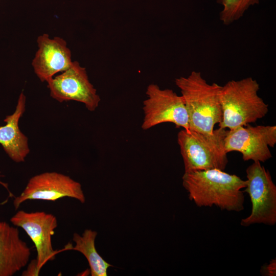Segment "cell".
Segmentation results:
<instances>
[{
    "instance_id": "1",
    "label": "cell",
    "mask_w": 276,
    "mask_h": 276,
    "mask_svg": "<svg viewBox=\"0 0 276 276\" xmlns=\"http://www.w3.org/2000/svg\"><path fill=\"white\" fill-rule=\"evenodd\" d=\"M182 185L189 198L199 207L215 205L222 210L240 212L244 209L246 180L218 169L185 172Z\"/></svg>"
},
{
    "instance_id": "2",
    "label": "cell",
    "mask_w": 276,
    "mask_h": 276,
    "mask_svg": "<svg viewBox=\"0 0 276 276\" xmlns=\"http://www.w3.org/2000/svg\"><path fill=\"white\" fill-rule=\"evenodd\" d=\"M188 113L189 129L212 134L216 124L222 120L220 99L221 86L208 83L201 72L192 71L187 77L175 79Z\"/></svg>"
},
{
    "instance_id": "3",
    "label": "cell",
    "mask_w": 276,
    "mask_h": 276,
    "mask_svg": "<svg viewBox=\"0 0 276 276\" xmlns=\"http://www.w3.org/2000/svg\"><path fill=\"white\" fill-rule=\"evenodd\" d=\"M260 86L252 77L231 80L221 86L222 117L219 127L233 130L264 117L268 105L258 95Z\"/></svg>"
},
{
    "instance_id": "4",
    "label": "cell",
    "mask_w": 276,
    "mask_h": 276,
    "mask_svg": "<svg viewBox=\"0 0 276 276\" xmlns=\"http://www.w3.org/2000/svg\"><path fill=\"white\" fill-rule=\"evenodd\" d=\"M227 130L219 127L212 134L185 129L179 131L177 142L185 172L212 169L224 170L228 163L224 147Z\"/></svg>"
},
{
    "instance_id": "5",
    "label": "cell",
    "mask_w": 276,
    "mask_h": 276,
    "mask_svg": "<svg viewBox=\"0 0 276 276\" xmlns=\"http://www.w3.org/2000/svg\"><path fill=\"white\" fill-rule=\"evenodd\" d=\"M246 186L244 189L251 202V211L241 220L243 226L263 223L274 225L276 223V186L270 172L260 162H254L246 170Z\"/></svg>"
},
{
    "instance_id": "6",
    "label": "cell",
    "mask_w": 276,
    "mask_h": 276,
    "mask_svg": "<svg viewBox=\"0 0 276 276\" xmlns=\"http://www.w3.org/2000/svg\"><path fill=\"white\" fill-rule=\"evenodd\" d=\"M146 99L143 101V130L158 124L171 123L177 127L189 129V119L181 96L172 89H161L155 84H149L146 89Z\"/></svg>"
},
{
    "instance_id": "7",
    "label": "cell",
    "mask_w": 276,
    "mask_h": 276,
    "mask_svg": "<svg viewBox=\"0 0 276 276\" xmlns=\"http://www.w3.org/2000/svg\"><path fill=\"white\" fill-rule=\"evenodd\" d=\"M276 144V126L248 124L233 130H227L224 147L227 153H241L244 161L265 162L272 157L269 147Z\"/></svg>"
},
{
    "instance_id": "8",
    "label": "cell",
    "mask_w": 276,
    "mask_h": 276,
    "mask_svg": "<svg viewBox=\"0 0 276 276\" xmlns=\"http://www.w3.org/2000/svg\"><path fill=\"white\" fill-rule=\"evenodd\" d=\"M76 199L84 203L85 197L81 184L70 176L56 172H47L35 175L29 180L22 193L13 200L17 210L27 200L55 201L63 197Z\"/></svg>"
},
{
    "instance_id": "9",
    "label": "cell",
    "mask_w": 276,
    "mask_h": 276,
    "mask_svg": "<svg viewBox=\"0 0 276 276\" xmlns=\"http://www.w3.org/2000/svg\"><path fill=\"white\" fill-rule=\"evenodd\" d=\"M51 96L60 102L73 100L84 104L86 108L94 111L100 98L89 82L86 70L77 61L61 74L48 82Z\"/></svg>"
},
{
    "instance_id": "10",
    "label": "cell",
    "mask_w": 276,
    "mask_h": 276,
    "mask_svg": "<svg viewBox=\"0 0 276 276\" xmlns=\"http://www.w3.org/2000/svg\"><path fill=\"white\" fill-rule=\"evenodd\" d=\"M15 226L22 228L33 242L36 251L35 259L38 272L49 261L55 258L52 237L57 226V220L53 214L44 212H27L18 211L10 219Z\"/></svg>"
},
{
    "instance_id": "11",
    "label": "cell",
    "mask_w": 276,
    "mask_h": 276,
    "mask_svg": "<svg viewBox=\"0 0 276 276\" xmlns=\"http://www.w3.org/2000/svg\"><path fill=\"white\" fill-rule=\"evenodd\" d=\"M38 50L32 64L37 77L48 82L59 72H64L72 64L71 52L62 38H49L43 34L38 37Z\"/></svg>"
},
{
    "instance_id": "12",
    "label": "cell",
    "mask_w": 276,
    "mask_h": 276,
    "mask_svg": "<svg viewBox=\"0 0 276 276\" xmlns=\"http://www.w3.org/2000/svg\"><path fill=\"white\" fill-rule=\"evenodd\" d=\"M31 249L17 228L0 221V276H12L28 264Z\"/></svg>"
},
{
    "instance_id": "13",
    "label": "cell",
    "mask_w": 276,
    "mask_h": 276,
    "mask_svg": "<svg viewBox=\"0 0 276 276\" xmlns=\"http://www.w3.org/2000/svg\"><path fill=\"white\" fill-rule=\"evenodd\" d=\"M26 97L22 92L15 111L4 119L0 127V144L8 156L16 163L23 162L30 152L28 138L19 129L18 123L25 111Z\"/></svg>"
},
{
    "instance_id": "14",
    "label": "cell",
    "mask_w": 276,
    "mask_h": 276,
    "mask_svg": "<svg viewBox=\"0 0 276 276\" xmlns=\"http://www.w3.org/2000/svg\"><path fill=\"white\" fill-rule=\"evenodd\" d=\"M97 235V233L90 229H85L82 236L75 233L73 237L75 246L67 245L66 249L78 251L85 256L88 262L91 276H107L108 268L113 266L104 260L97 252L95 244Z\"/></svg>"
},
{
    "instance_id": "15",
    "label": "cell",
    "mask_w": 276,
    "mask_h": 276,
    "mask_svg": "<svg viewBox=\"0 0 276 276\" xmlns=\"http://www.w3.org/2000/svg\"><path fill=\"white\" fill-rule=\"evenodd\" d=\"M260 0H217L222 6L219 18L224 25H229L239 20L251 6L259 3Z\"/></svg>"
},
{
    "instance_id": "16",
    "label": "cell",
    "mask_w": 276,
    "mask_h": 276,
    "mask_svg": "<svg viewBox=\"0 0 276 276\" xmlns=\"http://www.w3.org/2000/svg\"><path fill=\"white\" fill-rule=\"evenodd\" d=\"M261 274L266 276H275L276 274V260L272 259L270 263L261 267Z\"/></svg>"
},
{
    "instance_id": "17",
    "label": "cell",
    "mask_w": 276,
    "mask_h": 276,
    "mask_svg": "<svg viewBox=\"0 0 276 276\" xmlns=\"http://www.w3.org/2000/svg\"><path fill=\"white\" fill-rule=\"evenodd\" d=\"M39 272L37 270L36 263L35 259L32 261L29 265L27 270L25 271L22 274V275H38Z\"/></svg>"
},
{
    "instance_id": "18",
    "label": "cell",
    "mask_w": 276,
    "mask_h": 276,
    "mask_svg": "<svg viewBox=\"0 0 276 276\" xmlns=\"http://www.w3.org/2000/svg\"><path fill=\"white\" fill-rule=\"evenodd\" d=\"M0 184L4 186L5 188H6L8 191H9L7 185L6 183H4L0 180Z\"/></svg>"
}]
</instances>
